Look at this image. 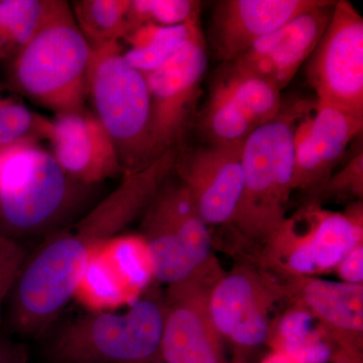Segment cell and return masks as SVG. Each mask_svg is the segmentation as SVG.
I'll return each instance as SVG.
<instances>
[{
  "label": "cell",
  "instance_id": "f1b7e54d",
  "mask_svg": "<svg viewBox=\"0 0 363 363\" xmlns=\"http://www.w3.org/2000/svg\"><path fill=\"white\" fill-rule=\"evenodd\" d=\"M201 6L196 0H130L126 14L128 35L149 23L174 26L200 21Z\"/></svg>",
  "mask_w": 363,
  "mask_h": 363
},
{
  "label": "cell",
  "instance_id": "6da1fadb",
  "mask_svg": "<svg viewBox=\"0 0 363 363\" xmlns=\"http://www.w3.org/2000/svg\"><path fill=\"white\" fill-rule=\"evenodd\" d=\"M177 150H169L121 184L83 218L49 234L25 257L9 292L11 322L25 336L45 335L74 298L93 252L142 218L173 172Z\"/></svg>",
  "mask_w": 363,
  "mask_h": 363
},
{
  "label": "cell",
  "instance_id": "7402d4cb",
  "mask_svg": "<svg viewBox=\"0 0 363 363\" xmlns=\"http://www.w3.org/2000/svg\"><path fill=\"white\" fill-rule=\"evenodd\" d=\"M212 87L223 93L257 128L274 121L283 107L278 87L233 63H224Z\"/></svg>",
  "mask_w": 363,
  "mask_h": 363
},
{
  "label": "cell",
  "instance_id": "83f0119b",
  "mask_svg": "<svg viewBox=\"0 0 363 363\" xmlns=\"http://www.w3.org/2000/svg\"><path fill=\"white\" fill-rule=\"evenodd\" d=\"M51 119L35 113L13 98L0 94V150L48 140Z\"/></svg>",
  "mask_w": 363,
  "mask_h": 363
},
{
  "label": "cell",
  "instance_id": "ffe728a7",
  "mask_svg": "<svg viewBox=\"0 0 363 363\" xmlns=\"http://www.w3.org/2000/svg\"><path fill=\"white\" fill-rule=\"evenodd\" d=\"M315 318L302 306L295 305L272 326L269 342L274 352L295 363H327L336 357L332 339L323 328L315 326ZM334 343V342H333Z\"/></svg>",
  "mask_w": 363,
  "mask_h": 363
},
{
  "label": "cell",
  "instance_id": "7a4b0ae2",
  "mask_svg": "<svg viewBox=\"0 0 363 363\" xmlns=\"http://www.w3.org/2000/svg\"><path fill=\"white\" fill-rule=\"evenodd\" d=\"M304 107H281L278 116L253 131L242 147V193L233 225L243 242L264 247L286 218L294 190L296 136Z\"/></svg>",
  "mask_w": 363,
  "mask_h": 363
},
{
  "label": "cell",
  "instance_id": "603a6c76",
  "mask_svg": "<svg viewBox=\"0 0 363 363\" xmlns=\"http://www.w3.org/2000/svg\"><path fill=\"white\" fill-rule=\"evenodd\" d=\"M58 0H0V61L13 59L45 25Z\"/></svg>",
  "mask_w": 363,
  "mask_h": 363
},
{
  "label": "cell",
  "instance_id": "d4e9b609",
  "mask_svg": "<svg viewBox=\"0 0 363 363\" xmlns=\"http://www.w3.org/2000/svg\"><path fill=\"white\" fill-rule=\"evenodd\" d=\"M75 298L89 312L116 311L138 301L114 271L100 247L93 252L86 267Z\"/></svg>",
  "mask_w": 363,
  "mask_h": 363
},
{
  "label": "cell",
  "instance_id": "d6a6232c",
  "mask_svg": "<svg viewBox=\"0 0 363 363\" xmlns=\"http://www.w3.org/2000/svg\"><path fill=\"white\" fill-rule=\"evenodd\" d=\"M0 363H28L25 348L18 344L7 342L4 357Z\"/></svg>",
  "mask_w": 363,
  "mask_h": 363
},
{
  "label": "cell",
  "instance_id": "9a60e30c",
  "mask_svg": "<svg viewBox=\"0 0 363 363\" xmlns=\"http://www.w3.org/2000/svg\"><path fill=\"white\" fill-rule=\"evenodd\" d=\"M298 123L294 190L312 194L326 183L351 142L362 133L363 119L316 102L314 116Z\"/></svg>",
  "mask_w": 363,
  "mask_h": 363
},
{
  "label": "cell",
  "instance_id": "d6986e66",
  "mask_svg": "<svg viewBox=\"0 0 363 363\" xmlns=\"http://www.w3.org/2000/svg\"><path fill=\"white\" fill-rule=\"evenodd\" d=\"M171 176L162 184L157 199L196 267L201 269L215 259L211 231L200 216L187 189L178 179L172 180Z\"/></svg>",
  "mask_w": 363,
  "mask_h": 363
},
{
  "label": "cell",
  "instance_id": "836d02e7",
  "mask_svg": "<svg viewBox=\"0 0 363 363\" xmlns=\"http://www.w3.org/2000/svg\"><path fill=\"white\" fill-rule=\"evenodd\" d=\"M262 363H295L290 359V358L286 357L285 355L279 354V353L274 352L272 355H269Z\"/></svg>",
  "mask_w": 363,
  "mask_h": 363
},
{
  "label": "cell",
  "instance_id": "4fadbf2b",
  "mask_svg": "<svg viewBox=\"0 0 363 363\" xmlns=\"http://www.w3.org/2000/svg\"><path fill=\"white\" fill-rule=\"evenodd\" d=\"M334 0L298 14L257 40L233 65L285 89L316 49L333 13Z\"/></svg>",
  "mask_w": 363,
  "mask_h": 363
},
{
  "label": "cell",
  "instance_id": "4dcf8cb0",
  "mask_svg": "<svg viewBox=\"0 0 363 363\" xmlns=\"http://www.w3.org/2000/svg\"><path fill=\"white\" fill-rule=\"evenodd\" d=\"M341 281L354 285L363 284V243L351 250L335 267Z\"/></svg>",
  "mask_w": 363,
  "mask_h": 363
},
{
  "label": "cell",
  "instance_id": "52a82bcc",
  "mask_svg": "<svg viewBox=\"0 0 363 363\" xmlns=\"http://www.w3.org/2000/svg\"><path fill=\"white\" fill-rule=\"evenodd\" d=\"M301 230L295 217L288 218L264 245L262 266L286 279L312 277L335 269L341 259L362 243V201L344 213L327 211L311 203L300 212Z\"/></svg>",
  "mask_w": 363,
  "mask_h": 363
},
{
  "label": "cell",
  "instance_id": "e0dca14e",
  "mask_svg": "<svg viewBox=\"0 0 363 363\" xmlns=\"http://www.w3.org/2000/svg\"><path fill=\"white\" fill-rule=\"evenodd\" d=\"M48 140L64 172L82 186L123 174L113 140L95 114L86 111L58 114Z\"/></svg>",
  "mask_w": 363,
  "mask_h": 363
},
{
  "label": "cell",
  "instance_id": "8992f818",
  "mask_svg": "<svg viewBox=\"0 0 363 363\" xmlns=\"http://www.w3.org/2000/svg\"><path fill=\"white\" fill-rule=\"evenodd\" d=\"M88 90L95 116L111 135L123 175L155 161L150 142V96L145 75L123 57L119 42L91 48Z\"/></svg>",
  "mask_w": 363,
  "mask_h": 363
},
{
  "label": "cell",
  "instance_id": "5b68a950",
  "mask_svg": "<svg viewBox=\"0 0 363 363\" xmlns=\"http://www.w3.org/2000/svg\"><path fill=\"white\" fill-rule=\"evenodd\" d=\"M78 186L38 143L0 150V234L13 240L56 226L75 204Z\"/></svg>",
  "mask_w": 363,
  "mask_h": 363
},
{
  "label": "cell",
  "instance_id": "3957f363",
  "mask_svg": "<svg viewBox=\"0 0 363 363\" xmlns=\"http://www.w3.org/2000/svg\"><path fill=\"white\" fill-rule=\"evenodd\" d=\"M90 59L70 4L58 0L37 35L11 59V79L16 89L56 116L83 111Z\"/></svg>",
  "mask_w": 363,
  "mask_h": 363
},
{
  "label": "cell",
  "instance_id": "5bb4252c",
  "mask_svg": "<svg viewBox=\"0 0 363 363\" xmlns=\"http://www.w3.org/2000/svg\"><path fill=\"white\" fill-rule=\"evenodd\" d=\"M281 283L286 298L311 313L340 348L339 354L362 363L363 285L313 277L281 279Z\"/></svg>",
  "mask_w": 363,
  "mask_h": 363
},
{
  "label": "cell",
  "instance_id": "2e32d148",
  "mask_svg": "<svg viewBox=\"0 0 363 363\" xmlns=\"http://www.w3.org/2000/svg\"><path fill=\"white\" fill-rule=\"evenodd\" d=\"M325 0H221L210 21V42L217 58L233 63L257 40Z\"/></svg>",
  "mask_w": 363,
  "mask_h": 363
},
{
  "label": "cell",
  "instance_id": "44dd1931",
  "mask_svg": "<svg viewBox=\"0 0 363 363\" xmlns=\"http://www.w3.org/2000/svg\"><path fill=\"white\" fill-rule=\"evenodd\" d=\"M203 35L200 21L185 25L161 26L145 25L128 33L124 40L125 61L143 75L164 65L181 50Z\"/></svg>",
  "mask_w": 363,
  "mask_h": 363
},
{
  "label": "cell",
  "instance_id": "f546056e",
  "mask_svg": "<svg viewBox=\"0 0 363 363\" xmlns=\"http://www.w3.org/2000/svg\"><path fill=\"white\" fill-rule=\"evenodd\" d=\"M363 186V152L357 150L347 164L337 174H332L323 186L313 192V198L317 204L322 198H362Z\"/></svg>",
  "mask_w": 363,
  "mask_h": 363
},
{
  "label": "cell",
  "instance_id": "7c38bea8",
  "mask_svg": "<svg viewBox=\"0 0 363 363\" xmlns=\"http://www.w3.org/2000/svg\"><path fill=\"white\" fill-rule=\"evenodd\" d=\"M242 147L203 145L177 150L173 175L209 227L233 225L242 193Z\"/></svg>",
  "mask_w": 363,
  "mask_h": 363
},
{
  "label": "cell",
  "instance_id": "ac0fdd59",
  "mask_svg": "<svg viewBox=\"0 0 363 363\" xmlns=\"http://www.w3.org/2000/svg\"><path fill=\"white\" fill-rule=\"evenodd\" d=\"M140 219V236L149 250L155 279L169 286L200 271L177 235L157 195Z\"/></svg>",
  "mask_w": 363,
  "mask_h": 363
},
{
  "label": "cell",
  "instance_id": "ba28073f",
  "mask_svg": "<svg viewBox=\"0 0 363 363\" xmlns=\"http://www.w3.org/2000/svg\"><path fill=\"white\" fill-rule=\"evenodd\" d=\"M224 272L214 259L193 276L168 286L162 302L164 363H231L210 314L212 289Z\"/></svg>",
  "mask_w": 363,
  "mask_h": 363
},
{
  "label": "cell",
  "instance_id": "d590c367",
  "mask_svg": "<svg viewBox=\"0 0 363 363\" xmlns=\"http://www.w3.org/2000/svg\"><path fill=\"white\" fill-rule=\"evenodd\" d=\"M156 363H164V362H156Z\"/></svg>",
  "mask_w": 363,
  "mask_h": 363
},
{
  "label": "cell",
  "instance_id": "30bf717a",
  "mask_svg": "<svg viewBox=\"0 0 363 363\" xmlns=\"http://www.w3.org/2000/svg\"><path fill=\"white\" fill-rule=\"evenodd\" d=\"M306 63L317 102L363 119V18L350 1H336L328 26Z\"/></svg>",
  "mask_w": 363,
  "mask_h": 363
},
{
  "label": "cell",
  "instance_id": "8fae6325",
  "mask_svg": "<svg viewBox=\"0 0 363 363\" xmlns=\"http://www.w3.org/2000/svg\"><path fill=\"white\" fill-rule=\"evenodd\" d=\"M207 66L206 40L202 35L164 65L145 75L150 96V142L155 160L182 147L197 116Z\"/></svg>",
  "mask_w": 363,
  "mask_h": 363
},
{
  "label": "cell",
  "instance_id": "9c48e42d",
  "mask_svg": "<svg viewBox=\"0 0 363 363\" xmlns=\"http://www.w3.org/2000/svg\"><path fill=\"white\" fill-rule=\"evenodd\" d=\"M281 298H286L285 291L274 274L240 262L215 284L210 314L224 342L245 353L269 342L272 309Z\"/></svg>",
  "mask_w": 363,
  "mask_h": 363
},
{
  "label": "cell",
  "instance_id": "1f68e13d",
  "mask_svg": "<svg viewBox=\"0 0 363 363\" xmlns=\"http://www.w3.org/2000/svg\"><path fill=\"white\" fill-rule=\"evenodd\" d=\"M25 250H21L18 252L9 257V259L0 262V307L6 298H9V292L14 283L21 264L25 259Z\"/></svg>",
  "mask_w": 363,
  "mask_h": 363
},
{
  "label": "cell",
  "instance_id": "484cf974",
  "mask_svg": "<svg viewBox=\"0 0 363 363\" xmlns=\"http://www.w3.org/2000/svg\"><path fill=\"white\" fill-rule=\"evenodd\" d=\"M130 6V0H77L71 9L90 48H97L126 37Z\"/></svg>",
  "mask_w": 363,
  "mask_h": 363
},
{
  "label": "cell",
  "instance_id": "e575fe53",
  "mask_svg": "<svg viewBox=\"0 0 363 363\" xmlns=\"http://www.w3.org/2000/svg\"><path fill=\"white\" fill-rule=\"evenodd\" d=\"M331 363H355L352 360L348 359L347 357H344L342 354H339L337 357L332 360Z\"/></svg>",
  "mask_w": 363,
  "mask_h": 363
},
{
  "label": "cell",
  "instance_id": "277c9868",
  "mask_svg": "<svg viewBox=\"0 0 363 363\" xmlns=\"http://www.w3.org/2000/svg\"><path fill=\"white\" fill-rule=\"evenodd\" d=\"M162 302L140 298L123 312H89L54 332L47 363H156L161 360Z\"/></svg>",
  "mask_w": 363,
  "mask_h": 363
},
{
  "label": "cell",
  "instance_id": "cb8c5ba5",
  "mask_svg": "<svg viewBox=\"0 0 363 363\" xmlns=\"http://www.w3.org/2000/svg\"><path fill=\"white\" fill-rule=\"evenodd\" d=\"M194 123L206 145L218 147L243 145L257 128L233 102L212 86L206 104L196 116Z\"/></svg>",
  "mask_w": 363,
  "mask_h": 363
},
{
  "label": "cell",
  "instance_id": "4316f807",
  "mask_svg": "<svg viewBox=\"0 0 363 363\" xmlns=\"http://www.w3.org/2000/svg\"><path fill=\"white\" fill-rule=\"evenodd\" d=\"M100 248L131 295L138 300L154 279L149 250L140 234H119Z\"/></svg>",
  "mask_w": 363,
  "mask_h": 363
}]
</instances>
